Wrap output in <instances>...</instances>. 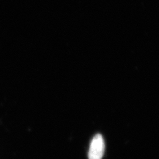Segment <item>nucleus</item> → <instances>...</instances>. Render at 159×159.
<instances>
[{
  "label": "nucleus",
  "instance_id": "1",
  "mask_svg": "<svg viewBox=\"0 0 159 159\" xmlns=\"http://www.w3.org/2000/svg\"><path fill=\"white\" fill-rule=\"evenodd\" d=\"M105 152V142L100 134L92 139L88 151V159H102Z\"/></svg>",
  "mask_w": 159,
  "mask_h": 159
}]
</instances>
